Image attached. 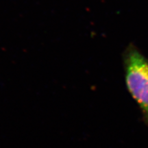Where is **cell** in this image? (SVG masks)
Wrapping results in <instances>:
<instances>
[{
    "label": "cell",
    "mask_w": 148,
    "mask_h": 148,
    "mask_svg": "<svg viewBox=\"0 0 148 148\" xmlns=\"http://www.w3.org/2000/svg\"><path fill=\"white\" fill-rule=\"evenodd\" d=\"M125 65L127 88L148 121V60L136 49L131 48L126 53Z\"/></svg>",
    "instance_id": "obj_1"
}]
</instances>
